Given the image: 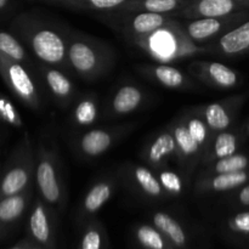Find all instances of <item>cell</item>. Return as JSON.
I'll return each instance as SVG.
<instances>
[{
    "label": "cell",
    "mask_w": 249,
    "mask_h": 249,
    "mask_svg": "<svg viewBox=\"0 0 249 249\" xmlns=\"http://www.w3.org/2000/svg\"><path fill=\"white\" fill-rule=\"evenodd\" d=\"M10 6V0H0V12L5 11Z\"/></svg>",
    "instance_id": "39"
},
{
    "label": "cell",
    "mask_w": 249,
    "mask_h": 249,
    "mask_svg": "<svg viewBox=\"0 0 249 249\" xmlns=\"http://www.w3.org/2000/svg\"><path fill=\"white\" fill-rule=\"evenodd\" d=\"M126 133L124 126L108 129H91L83 134L78 140V150L83 156L96 158L105 155L121 136Z\"/></svg>",
    "instance_id": "12"
},
{
    "label": "cell",
    "mask_w": 249,
    "mask_h": 249,
    "mask_svg": "<svg viewBox=\"0 0 249 249\" xmlns=\"http://www.w3.org/2000/svg\"><path fill=\"white\" fill-rule=\"evenodd\" d=\"M133 41L147 55L163 63L208 53V49L192 41L184 26L174 18L153 33Z\"/></svg>",
    "instance_id": "2"
},
{
    "label": "cell",
    "mask_w": 249,
    "mask_h": 249,
    "mask_svg": "<svg viewBox=\"0 0 249 249\" xmlns=\"http://www.w3.org/2000/svg\"><path fill=\"white\" fill-rule=\"evenodd\" d=\"M142 158L151 168L160 170L173 158L178 160V147L170 128L160 131L143 147Z\"/></svg>",
    "instance_id": "11"
},
{
    "label": "cell",
    "mask_w": 249,
    "mask_h": 249,
    "mask_svg": "<svg viewBox=\"0 0 249 249\" xmlns=\"http://www.w3.org/2000/svg\"><path fill=\"white\" fill-rule=\"evenodd\" d=\"M191 0H128L122 5L118 12H156L172 15L186 7Z\"/></svg>",
    "instance_id": "22"
},
{
    "label": "cell",
    "mask_w": 249,
    "mask_h": 249,
    "mask_svg": "<svg viewBox=\"0 0 249 249\" xmlns=\"http://www.w3.org/2000/svg\"><path fill=\"white\" fill-rule=\"evenodd\" d=\"M249 167V158L242 153H235L229 157H224L221 160L211 163L202 177L214 174H225V173H236L247 170Z\"/></svg>",
    "instance_id": "31"
},
{
    "label": "cell",
    "mask_w": 249,
    "mask_h": 249,
    "mask_svg": "<svg viewBox=\"0 0 249 249\" xmlns=\"http://www.w3.org/2000/svg\"><path fill=\"white\" fill-rule=\"evenodd\" d=\"M236 201L240 206L249 207V184H246L240 189V191L236 195Z\"/></svg>",
    "instance_id": "37"
},
{
    "label": "cell",
    "mask_w": 249,
    "mask_h": 249,
    "mask_svg": "<svg viewBox=\"0 0 249 249\" xmlns=\"http://www.w3.org/2000/svg\"><path fill=\"white\" fill-rule=\"evenodd\" d=\"M0 77L10 91L24 104V106L36 112L40 111L43 107L41 95L26 65L0 53Z\"/></svg>",
    "instance_id": "6"
},
{
    "label": "cell",
    "mask_w": 249,
    "mask_h": 249,
    "mask_svg": "<svg viewBox=\"0 0 249 249\" xmlns=\"http://www.w3.org/2000/svg\"><path fill=\"white\" fill-rule=\"evenodd\" d=\"M111 12L114 15L113 19L116 26L131 40L153 33L173 19L172 15L156 12Z\"/></svg>",
    "instance_id": "8"
},
{
    "label": "cell",
    "mask_w": 249,
    "mask_h": 249,
    "mask_svg": "<svg viewBox=\"0 0 249 249\" xmlns=\"http://www.w3.org/2000/svg\"><path fill=\"white\" fill-rule=\"evenodd\" d=\"M185 124H186L187 129H189L190 134L192 135V138L196 140V142L201 146V148L203 150V156L206 153L207 148L211 145V141L213 139L212 135L211 129L208 128L207 123L204 122V119L202 118L199 114H191V116L187 117L185 119Z\"/></svg>",
    "instance_id": "32"
},
{
    "label": "cell",
    "mask_w": 249,
    "mask_h": 249,
    "mask_svg": "<svg viewBox=\"0 0 249 249\" xmlns=\"http://www.w3.org/2000/svg\"><path fill=\"white\" fill-rule=\"evenodd\" d=\"M189 71L195 78L216 89H232L240 82L236 71L216 61H195L189 66Z\"/></svg>",
    "instance_id": "10"
},
{
    "label": "cell",
    "mask_w": 249,
    "mask_h": 249,
    "mask_svg": "<svg viewBox=\"0 0 249 249\" xmlns=\"http://www.w3.org/2000/svg\"><path fill=\"white\" fill-rule=\"evenodd\" d=\"M34 184L39 197L50 208L62 209L66 201V190L60 170L57 153L48 145L40 143L36 153Z\"/></svg>",
    "instance_id": "4"
},
{
    "label": "cell",
    "mask_w": 249,
    "mask_h": 249,
    "mask_svg": "<svg viewBox=\"0 0 249 249\" xmlns=\"http://www.w3.org/2000/svg\"><path fill=\"white\" fill-rule=\"evenodd\" d=\"M67 60L71 70L85 80H95L112 67L114 55L111 49L90 36H68Z\"/></svg>",
    "instance_id": "3"
},
{
    "label": "cell",
    "mask_w": 249,
    "mask_h": 249,
    "mask_svg": "<svg viewBox=\"0 0 249 249\" xmlns=\"http://www.w3.org/2000/svg\"><path fill=\"white\" fill-rule=\"evenodd\" d=\"M247 130H248V133H249V124H248V126H247Z\"/></svg>",
    "instance_id": "41"
},
{
    "label": "cell",
    "mask_w": 249,
    "mask_h": 249,
    "mask_svg": "<svg viewBox=\"0 0 249 249\" xmlns=\"http://www.w3.org/2000/svg\"><path fill=\"white\" fill-rule=\"evenodd\" d=\"M207 49L208 51L218 53L224 57H238V56L248 55L249 19L219 36L216 43Z\"/></svg>",
    "instance_id": "14"
},
{
    "label": "cell",
    "mask_w": 249,
    "mask_h": 249,
    "mask_svg": "<svg viewBox=\"0 0 249 249\" xmlns=\"http://www.w3.org/2000/svg\"><path fill=\"white\" fill-rule=\"evenodd\" d=\"M135 237L143 249H175L153 224L139 225L135 230Z\"/></svg>",
    "instance_id": "30"
},
{
    "label": "cell",
    "mask_w": 249,
    "mask_h": 249,
    "mask_svg": "<svg viewBox=\"0 0 249 249\" xmlns=\"http://www.w3.org/2000/svg\"><path fill=\"white\" fill-rule=\"evenodd\" d=\"M0 122L17 129L23 126V121H22L17 108L2 94H0Z\"/></svg>",
    "instance_id": "35"
},
{
    "label": "cell",
    "mask_w": 249,
    "mask_h": 249,
    "mask_svg": "<svg viewBox=\"0 0 249 249\" xmlns=\"http://www.w3.org/2000/svg\"><path fill=\"white\" fill-rule=\"evenodd\" d=\"M28 247H29L28 241H22V242L17 243L16 246H14V247L10 249H28Z\"/></svg>",
    "instance_id": "38"
},
{
    "label": "cell",
    "mask_w": 249,
    "mask_h": 249,
    "mask_svg": "<svg viewBox=\"0 0 249 249\" xmlns=\"http://www.w3.org/2000/svg\"><path fill=\"white\" fill-rule=\"evenodd\" d=\"M114 189H116V182L112 179H102L95 182L83 198V215L96 214L113 196Z\"/></svg>",
    "instance_id": "23"
},
{
    "label": "cell",
    "mask_w": 249,
    "mask_h": 249,
    "mask_svg": "<svg viewBox=\"0 0 249 249\" xmlns=\"http://www.w3.org/2000/svg\"><path fill=\"white\" fill-rule=\"evenodd\" d=\"M99 119V105L95 96H84L77 102L72 112V121L77 126H91Z\"/></svg>",
    "instance_id": "28"
},
{
    "label": "cell",
    "mask_w": 249,
    "mask_h": 249,
    "mask_svg": "<svg viewBox=\"0 0 249 249\" xmlns=\"http://www.w3.org/2000/svg\"><path fill=\"white\" fill-rule=\"evenodd\" d=\"M169 128L177 142L178 162L181 165L182 169L186 170L187 175L191 174L190 172L194 169L196 163H198L203 158V150L192 138L184 119L175 122Z\"/></svg>",
    "instance_id": "13"
},
{
    "label": "cell",
    "mask_w": 249,
    "mask_h": 249,
    "mask_svg": "<svg viewBox=\"0 0 249 249\" xmlns=\"http://www.w3.org/2000/svg\"><path fill=\"white\" fill-rule=\"evenodd\" d=\"M249 10L236 12L226 17H207V18L189 19L184 26L187 36L196 44L207 43V41L221 36L226 32L231 31L242 22L247 21Z\"/></svg>",
    "instance_id": "7"
},
{
    "label": "cell",
    "mask_w": 249,
    "mask_h": 249,
    "mask_svg": "<svg viewBox=\"0 0 249 249\" xmlns=\"http://www.w3.org/2000/svg\"><path fill=\"white\" fill-rule=\"evenodd\" d=\"M157 177L167 196L177 197L184 194L185 182L181 175L178 174L177 172L167 169V168H162V169L158 170Z\"/></svg>",
    "instance_id": "33"
},
{
    "label": "cell",
    "mask_w": 249,
    "mask_h": 249,
    "mask_svg": "<svg viewBox=\"0 0 249 249\" xmlns=\"http://www.w3.org/2000/svg\"><path fill=\"white\" fill-rule=\"evenodd\" d=\"M241 101H242L241 97H235V99L212 102L202 107L199 116L204 119L213 134L228 130L232 124L233 117L240 107Z\"/></svg>",
    "instance_id": "15"
},
{
    "label": "cell",
    "mask_w": 249,
    "mask_h": 249,
    "mask_svg": "<svg viewBox=\"0 0 249 249\" xmlns=\"http://www.w3.org/2000/svg\"><path fill=\"white\" fill-rule=\"evenodd\" d=\"M28 231L36 245L51 247L53 245V225L49 206L39 197L32 206L28 219Z\"/></svg>",
    "instance_id": "17"
},
{
    "label": "cell",
    "mask_w": 249,
    "mask_h": 249,
    "mask_svg": "<svg viewBox=\"0 0 249 249\" xmlns=\"http://www.w3.org/2000/svg\"><path fill=\"white\" fill-rule=\"evenodd\" d=\"M228 226L231 231L237 233L248 235L249 233V211L241 212L231 216L228 221Z\"/></svg>",
    "instance_id": "36"
},
{
    "label": "cell",
    "mask_w": 249,
    "mask_h": 249,
    "mask_svg": "<svg viewBox=\"0 0 249 249\" xmlns=\"http://www.w3.org/2000/svg\"><path fill=\"white\" fill-rule=\"evenodd\" d=\"M105 232L101 225L92 223L87 226L80 241V249H104Z\"/></svg>",
    "instance_id": "34"
},
{
    "label": "cell",
    "mask_w": 249,
    "mask_h": 249,
    "mask_svg": "<svg viewBox=\"0 0 249 249\" xmlns=\"http://www.w3.org/2000/svg\"><path fill=\"white\" fill-rule=\"evenodd\" d=\"M33 196V186L27 189L21 194L0 198V235L1 238L5 233L11 230L22 219L28 209Z\"/></svg>",
    "instance_id": "16"
},
{
    "label": "cell",
    "mask_w": 249,
    "mask_h": 249,
    "mask_svg": "<svg viewBox=\"0 0 249 249\" xmlns=\"http://www.w3.org/2000/svg\"><path fill=\"white\" fill-rule=\"evenodd\" d=\"M142 72L147 77L152 78L160 85L169 89H187L192 87L190 79L181 71L168 63L147 66L142 68Z\"/></svg>",
    "instance_id": "24"
},
{
    "label": "cell",
    "mask_w": 249,
    "mask_h": 249,
    "mask_svg": "<svg viewBox=\"0 0 249 249\" xmlns=\"http://www.w3.org/2000/svg\"><path fill=\"white\" fill-rule=\"evenodd\" d=\"M0 53L23 65L31 62L26 46L12 32L0 29Z\"/></svg>",
    "instance_id": "29"
},
{
    "label": "cell",
    "mask_w": 249,
    "mask_h": 249,
    "mask_svg": "<svg viewBox=\"0 0 249 249\" xmlns=\"http://www.w3.org/2000/svg\"><path fill=\"white\" fill-rule=\"evenodd\" d=\"M130 178L133 184L145 196L150 198H163L167 196L157 175L145 165H135L131 168Z\"/></svg>",
    "instance_id": "27"
},
{
    "label": "cell",
    "mask_w": 249,
    "mask_h": 249,
    "mask_svg": "<svg viewBox=\"0 0 249 249\" xmlns=\"http://www.w3.org/2000/svg\"><path fill=\"white\" fill-rule=\"evenodd\" d=\"M145 101V94L134 84H124L114 92L111 100V113L113 116H126L140 108Z\"/></svg>",
    "instance_id": "20"
},
{
    "label": "cell",
    "mask_w": 249,
    "mask_h": 249,
    "mask_svg": "<svg viewBox=\"0 0 249 249\" xmlns=\"http://www.w3.org/2000/svg\"><path fill=\"white\" fill-rule=\"evenodd\" d=\"M151 220L175 249H187L189 238L186 231L174 216L165 212H155Z\"/></svg>",
    "instance_id": "21"
},
{
    "label": "cell",
    "mask_w": 249,
    "mask_h": 249,
    "mask_svg": "<svg viewBox=\"0 0 249 249\" xmlns=\"http://www.w3.org/2000/svg\"><path fill=\"white\" fill-rule=\"evenodd\" d=\"M28 249H40V248H39V247H34V246H31V245H29Z\"/></svg>",
    "instance_id": "40"
},
{
    "label": "cell",
    "mask_w": 249,
    "mask_h": 249,
    "mask_svg": "<svg viewBox=\"0 0 249 249\" xmlns=\"http://www.w3.org/2000/svg\"><path fill=\"white\" fill-rule=\"evenodd\" d=\"M0 238H1V235H0Z\"/></svg>",
    "instance_id": "42"
},
{
    "label": "cell",
    "mask_w": 249,
    "mask_h": 249,
    "mask_svg": "<svg viewBox=\"0 0 249 249\" xmlns=\"http://www.w3.org/2000/svg\"><path fill=\"white\" fill-rule=\"evenodd\" d=\"M78 11H116L128 0H31Z\"/></svg>",
    "instance_id": "26"
},
{
    "label": "cell",
    "mask_w": 249,
    "mask_h": 249,
    "mask_svg": "<svg viewBox=\"0 0 249 249\" xmlns=\"http://www.w3.org/2000/svg\"><path fill=\"white\" fill-rule=\"evenodd\" d=\"M243 10H249V0H191L186 7L174 14V17L186 19L226 17Z\"/></svg>",
    "instance_id": "9"
},
{
    "label": "cell",
    "mask_w": 249,
    "mask_h": 249,
    "mask_svg": "<svg viewBox=\"0 0 249 249\" xmlns=\"http://www.w3.org/2000/svg\"><path fill=\"white\" fill-rule=\"evenodd\" d=\"M10 28L41 65L71 70L67 60L68 38L57 27L26 12L17 16Z\"/></svg>",
    "instance_id": "1"
},
{
    "label": "cell",
    "mask_w": 249,
    "mask_h": 249,
    "mask_svg": "<svg viewBox=\"0 0 249 249\" xmlns=\"http://www.w3.org/2000/svg\"><path fill=\"white\" fill-rule=\"evenodd\" d=\"M50 94L61 106H68L74 97V85L70 78L57 67L41 65L39 67Z\"/></svg>",
    "instance_id": "19"
},
{
    "label": "cell",
    "mask_w": 249,
    "mask_h": 249,
    "mask_svg": "<svg viewBox=\"0 0 249 249\" xmlns=\"http://www.w3.org/2000/svg\"><path fill=\"white\" fill-rule=\"evenodd\" d=\"M34 168L36 153L26 134L12 151L0 175V198L21 194L33 186Z\"/></svg>",
    "instance_id": "5"
},
{
    "label": "cell",
    "mask_w": 249,
    "mask_h": 249,
    "mask_svg": "<svg viewBox=\"0 0 249 249\" xmlns=\"http://www.w3.org/2000/svg\"><path fill=\"white\" fill-rule=\"evenodd\" d=\"M249 180L248 170L225 174L201 177L197 181L196 190L199 194H223L245 186Z\"/></svg>",
    "instance_id": "18"
},
{
    "label": "cell",
    "mask_w": 249,
    "mask_h": 249,
    "mask_svg": "<svg viewBox=\"0 0 249 249\" xmlns=\"http://www.w3.org/2000/svg\"><path fill=\"white\" fill-rule=\"evenodd\" d=\"M238 139L233 131L224 130L219 131L213 136L211 145L207 148L202 163L209 165L215 160H221L224 157H229L237 153Z\"/></svg>",
    "instance_id": "25"
}]
</instances>
